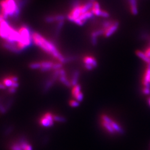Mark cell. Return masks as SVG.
I'll list each match as a JSON object with an SVG mask.
<instances>
[{
    "mask_svg": "<svg viewBox=\"0 0 150 150\" xmlns=\"http://www.w3.org/2000/svg\"><path fill=\"white\" fill-rule=\"evenodd\" d=\"M101 17H102L103 18H108L110 17V14L109 12L102 10L101 14Z\"/></svg>",
    "mask_w": 150,
    "mask_h": 150,
    "instance_id": "f1b7e54d",
    "label": "cell"
},
{
    "mask_svg": "<svg viewBox=\"0 0 150 150\" xmlns=\"http://www.w3.org/2000/svg\"><path fill=\"white\" fill-rule=\"evenodd\" d=\"M33 43L46 53L51 55L61 63H66V58L64 57L57 49L55 45L50 40L43 37L38 32L32 33Z\"/></svg>",
    "mask_w": 150,
    "mask_h": 150,
    "instance_id": "6da1fadb",
    "label": "cell"
},
{
    "mask_svg": "<svg viewBox=\"0 0 150 150\" xmlns=\"http://www.w3.org/2000/svg\"><path fill=\"white\" fill-rule=\"evenodd\" d=\"M8 77H9L10 79L12 80L13 82H18V81H19V78H18L17 76H13V75H12V76H8Z\"/></svg>",
    "mask_w": 150,
    "mask_h": 150,
    "instance_id": "d6a6232c",
    "label": "cell"
},
{
    "mask_svg": "<svg viewBox=\"0 0 150 150\" xmlns=\"http://www.w3.org/2000/svg\"><path fill=\"white\" fill-rule=\"evenodd\" d=\"M131 12L133 15H137L139 13V10L137 6L136 7H130Z\"/></svg>",
    "mask_w": 150,
    "mask_h": 150,
    "instance_id": "4316f807",
    "label": "cell"
},
{
    "mask_svg": "<svg viewBox=\"0 0 150 150\" xmlns=\"http://www.w3.org/2000/svg\"><path fill=\"white\" fill-rule=\"evenodd\" d=\"M101 120H103L105 121H106V122L110 123V124L111 125V126H112V127L113 128V129L115 130V131L117 133L120 134V135L124 133L125 131L122 129V127L120 126L118 123H117L115 121H114L113 119H112L109 116H107L106 115H102L101 117Z\"/></svg>",
    "mask_w": 150,
    "mask_h": 150,
    "instance_id": "277c9868",
    "label": "cell"
},
{
    "mask_svg": "<svg viewBox=\"0 0 150 150\" xmlns=\"http://www.w3.org/2000/svg\"><path fill=\"white\" fill-rule=\"evenodd\" d=\"M19 83H18V82H13V83L12 87H15V88L16 89V88H17L19 87Z\"/></svg>",
    "mask_w": 150,
    "mask_h": 150,
    "instance_id": "8d00e7d4",
    "label": "cell"
},
{
    "mask_svg": "<svg viewBox=\"0 0 150 150\" xmlns=\"http://www.w3.org/2000/svg\"><path fill=\"white\" fill-rule=\"evenodd\" d=\"M104 33H105V31L102 29L96 30V31H94L93 32H92V33H91V37H96V38H97V37L101 36L102 35H104Z\"/></svg>",
    "mask_w": 150,
    "mask_h": 150,
    "instance_id": "ac0fdd59",
    "label": "cell"
},
{
    "mask_svg": "<svg viewBox=\"0 0 150 150\" xmlns=\"http://www.w3.org/2000/svg\"><path fill=\"white\" fill-rule=\"evenodd\" d=\"M90 1H95V0H90Z\"/></svg>",
    "mask_w": 150,
    "mask_h": 150,
    "instance_id": "ab89813d",
    "label": "cell"
},
{
    "mask_svg": "<svg viewBox=\"0 0 150 150\" xmlns=\"http://www.w3.org/2000/svg\"><path fill=\"white\" fill-rule=\"evenodd\" d=\"M79 76H80V72L77 70L75 71L73 73L72 79L71 80V83L72 86L73 87V86L77 85Z\"/></svg>",
    "mask_w": 150,
    "mask_h": 150,
    "instance_id": "5bb4252c",
    "label": "cell"
},
{
    "mask_svg": "<svg viewBox=\"0 0 150 150\" xmlns=\"http://www.w3.org/2000/svg\"><path fill=\"white\" fill-rule=\"evenodd\" d=\"M29 67L31 69H41V62H33L30 63Z\"/></svg>",
    "mask_w": 150,
    "mask_h": 150,
    "instance_id": "7402d4cb",
    "label": "cell"
},
{
    "mask_svg": "<svg viewBox=\"0 0 150 150\" xmlns=\"http://www.w3.org/2000/svg\"><path fill=\"white\" fill-rule=\"evenodd\" d=\"M59 80L60 82L63 83L65 86H66V87H70L72 86L71 83V81H69L68 80V79L67 78L66 76H60L59 77Z\"/></svg>",
    "mask_w": 150,
    "mask_h": 150,
    "instance_id": "e0dca14e",
    "label": "cell"
},
{
    "mask_svg": "<svg viewBox=\"0 0 150 150\" xmlns=\"http://www.w3.org/2000/svg\"><path fill=\"white\" fill-rule=\"evenodd\" d=\"M149 105H150V98L149 99Z\"/></svg>",
    "mask_w": 150,
    "mask_h": 150,
    "instance_id": "f35d334b",
    "label": "cell"
},
{
    "mask_svg": "<svg viewBox=\"0 0 150 150\" xmlns=\"http://www.w3.org/2000/svg\"><path fill=\"white\" fill-rule=\"evenodd\" d=\"M2 83L4 84V85L6 87H12L13 82L11 80L9 77H5L3 79Z\"/></svg>",
    "mask_w": 150,
    "mask_h": 150,
    "instance_id": "ffe728a7",
    "label": "cell"
},
{
    "mask_svg": "<svg viewBox=\"0 0 150 150\" xmlns=\"http://www.w3.org/2000/svg\"><path fill=\"white\" fill-rule=\"evenodd\" d=\"M62 63H60V62H58V63H55L53 64V67H52V69L55 70H60L62 69Z\"/></svg>",
    "mask_w": 150,
    "mask_h": 150,
    "instance_id": "484cf974",
    "label": "cell"
},
{
    "mask_svg": "<svg viewBox=\"0 0 150 150\" xmlns=\"http://www.w3.org/2000/svg\"><path fill=\"white\" fill-rule=\"evenodd\" d=\"M136 54L140 59L143 61L145 62H146L147 65L150 64V60L149 58L145 55V53L141 51H137L136 52Z\"/></svg>",
    "mask_w": 150,
    "mask_h": 150,
    "instance_id": "9a60e30c",
    "label": "cell"
},
{
    "mask_svg": "<svg viewBox=\"0 0 150 150\" xmlns=\"http://www.w3.org/2000/svg\"><path fill=\"white\" fill-rule=\"evenodd\" d=\"M101 126L108 133H109L110 134H111V135H115L117 133L116 132L115 130L113 129V128L112 127V126H111V125L110 124V123L102 120H101Z\"/></svg>",
    "mask_w": 150,
    "mask_h": 150,
    "instance_id": "30bf717a",
    "label": "cell"
},
{
    "mask_svg": "<svg viewBox=\"0 0 150 150\" xmlns=\"http://www.w3.org/2000/svg\"><path fill=\"white\" fill-rule=\"evenodd\" d=\"M144 53H145V55L149 58V59L150 60V46L149 47H147V49L145 50Z\"/></svg>",
    "mask_w": 150,
    "mask_h": 150,
    "instance_id": "e575fe53",
    "label": "cell"
},
{
    "mask_svg": "<svg viewBox=\"0 0 150 150\" xmlns=\"http://www.w3.org/2000/svg\"><path fill=\"white\" fill-rule=\"evenodd\" d=\"M53 120L54 121L58 122H65L66 121V119L64 117L55 115H53Z\"/></svg>",
    "mask_w": 150,
    "mask_h": 150,
    "instance_id": "603a6c76",
    "label": "cell"
},
{
    "mask_svg": "<svg viewBox=\"0 0 150 150\" xmlns=\"http://www.w3.org/2000/svg\"><path fill=\"white\" fill-rule=\"evenodd\" d=\"M81 92V86L80 85L77 84V85L73 87L72 90V95L75 99Z\"/></svg>",
    "mask_w": 150,
    "mask_h": 150,
    "instance_id": "2e32d148",
    "label": "cell"
},
{
    "mask_svg": "<svg viewBox=\"0 0 150 150\" xmlns=\"http://www.w3.org/2000/svg\"><path fill=\"white\" fill-rule=\"evenodd\" d=\"M6 87L4 85V84L0 82V90H5Z\"/></svg>",
    "mask_w": 150,
    "mask_h": 150,
    "instance_id": "74e56055",
    "label": "cell"
},
{
    "mask_svg": "<svg viewBox=\"0 0 150 150\" xmlns=\"http://www.w3.org/2000/svg\"><path fill=\"white\" fill-rule=\"evenodd\" d=\"M83 62L85 69L89 71L94 69L98 65L97 60L95 59V57L91 56H85L83 59Z\"/></svg>",
    "mask_w": 150,
    "mask_h": 150,
    "instance_id": "5b68a950",
    "label": "cell"
},
{
    "mask_svg": "<svg viewBox=\"0 0 150 150\" xmlns=\"http://www.w3.org/2000/svg\"><path fill=\"white\" fill-rule=\"evenodd\" d=\"M7 109L5 106H4L2 104H0V113H5L6 112Z\"/></svg>",
    "mask_w": 150,
    "mask_h": 150,
    "instance_id": "4dcf8cb0",
    "label": "cell"
},
{
    "mask_svg": "<svg viewBox=\"0 0 150 150\" xmlns=\"http://www.w3.org/2000/svg\"><path fill=\"white\" fill-rule=\"evenodd\" d=\"M11 150H23L21 145H20V143H14L13 145H12L11 146Z\"/></svg>",
    "mask_w": 150,
    "mask_h": 150,
    "instance_id": "cb8c5ba5",
    "label": "cell"
},
{
    "mask_svg": "<svg viewBox=\"0 0 150 150\" xmlns=\"http://www.w3.org/2000/svg\"><path fill=\"white\" fill-rule=\"evenodd\" d=\"M93 2L94 1H90L89 2L83 4L81 5V12L82 14H83L86 12H87L89 11H90V10H92L93 7Z\"/></svg>",
    "mask_w": 150,
    "mask_h": 150,
    "instance_id": "4fadbf2b",
    "label": "cell"
},
{
    "mask_svg": "<svg viewBox=\"0 0 150 150\" xmlns=\"http://www.w3.org/2000/svg\"><path fill=\"white\" fill-rule=\"evenodd\" d=\"M114 22L111 21V20H105L102 22V29H103L104 31L107 30L109 27Z\"/></svg>",
    "mask_w": 150,
    "mask_h": 150,
    "instance_id": "d6986e66",
    "label": "cell"
},
{
    "mask_svg": "<svg viewBox=\"0 0 150 150\" xmlns=\"http://www.w3.org/2000/svg\"><path fill=\"white\" fill-rule=\"evenodd\" d=\"M41 71L42 72H47L52 69L54 63L51 61H42L41 62Z\"/></svg>",
    "mask_w": 150,
    "mask_h": 150,
    "instance_id": "8fae6325",
    "label": "cell"
},
{
    "mask_svg": "<svg viewBox=\"0 0 150 150\" xmlns=\"http://www.w3.org/2000/svg\"><path fill=\"white\" fill-rule=\"evenodd\" d=\"M143 93L146 95H149L150 94V87H143L142 90Z\"/></svg>",
    "mask_w": 150,
    "mask_h": 150,
    "instance_id": "f546056e",
    "label": "cell"
},
{
    "mask_svg": "<svg viewBox=\"0 0 150 150\" xmlns=\"http://www.w3.org/2000/svg\"><path fill=\"white\" fill-rule=\"evenodd\" d=\"M24 2V0H1L0 13L6 19L9 17L17 19L20 16Z\"/></svg>",
    "mask_w": 150,
    "mask_h": 150,
    "instance_id": "7a4b0ae2",
    "label": "cell"
},
{
    "mask_svg": "<svg viewBox=\"0 0 150 150\" xmlns=\"http://www.w3.org/2000/svg\"><path fill=\"white\" fill-rule=\"evenodd\" d=\"M65 20V16L62 15H52L47 16L45 19V21L47 23H52L54 22H59Z\"/></svg>",
    "mask_w": 150,
    "mask_h": 150,
    "instance_id": "9c48e42d",
    "label": "cell"
},
{
    "mask_svg": "<svg viewBox=\"0 0 150 150\" xmlns=\"http://www.w3.org/2000/svg\"><path fill=\"white\" fill-rule=\"evenodd\" d=\"M119 23L117 21H115L109 27L107 30L105 31L104 36L105 37H109L111 36L119 28Z\"/></svg>",
    "mask_w": 150,
    "mask_h": 150,
    "instance_id": "ba28073f",
    "label": "cell"
},
{
    "mask_svg": "<svg viewBox=\"0 0 150 150\" xmlns=\"http://www.w3.org/2000/svg\"><path fill=\"white\" fill-rule=\"evenodd\" d=\"M39 123H40L41 126L43 127H51L54 125V121H51L47 119H46L45 117L42 116L39 120Z\"/></svg>",
    "mask_w": 150,
    "mask_h": 150,
    "instance_id": "7c38bea8",
    "label": "cell"
},
{
    "mask_svg": "<svg viewBox=\"0 0 150 150\" xmlns=\"http://www.w3.org/2000/svg\"><path fill=\"white\" fill-rule=\"evenodd\" d=\"M92 9H101L100 8V5L99 3L96 1L93 2V7Z\"/></svg>",
    "mask_w": 150,
    "mask_h": 150,
    "instance_id": "1f68e13d",
    "label": "cell"
},
{
    "mask_svg": "<svg viewBox=\"0 0 150 150\" xmlns=\"http://www.w3.org/2000/svg\"><path fill=\"white\" fill-rule=\"evenodd\" d=\"M2 46L6 50H9L15 53H20L22 51L17 47V44L10 43L6 41H4L2 43Z\"/></svg>",
    "mask_w": 150,
    "mask_h": 150,
    "instance_id": "8992f818",
    "label": "cell"
},
{
    "mask_svg": "<svg viewBox=\"0 0 150 150\" xmlns=\"http://www.w3.org/2000/svg\"><path fill=\"white\" fill-rule=\"evenodd\" d=\"M69 105L72 107H76L80 105V102L76 100H70Z\"/></svg>",
    "mask_w": 150,
    "mask_h": 150,
    "instance_id": "d4e9b609",
    "label": "cell"
},
{
    "mask_svg": "<svg viewBox=\"0 0 150 150\" xmlns=\"http://www.w3.org/2000/svg\"><path fill=\"white\" fill-rule=\"evenodd\" d=\"M23 150H32V147L31 145L30 144L28 143V144L26 146V147H25V149H23Z\"/></svg>",
    "mask_w": 150,
    "mask_h": 150,
    "instance_id": "d590c367",
    "label": "cell"
},
{
    "mask_svg": "<svg viewBox=\"0 0 150 150\" xmlns=\"http://www.w3.org/2000/svg\"><path fill=\"white\" fill-rule=\"evenodd\" d=\"M16 89L15 87H9V89L8 90V92L10 94H13L16 92Z\"/></svg>",
    "mask_w": 150,
    "mask_h": 150,
    "instance_id": "836d02e7",
    "label": "cell"
},
{
    "mask_svg": "<svg viewBox=\"0 0 150 150\" xmlns=\"http://www.w3.org/2000/svg\"><path fill=\"white\" fill-rule=\"evenodd\" d=\"M55 81L53 80L52 79L51 80H48L46 82V84L44 86V91H47L49 90H50V88L52 86L53 84L54 83Z\"/></svg>",
    "mask_w": 150,
    "mask_h": 150,
    "instance_id": "44dd1931",
    "label": "cell"
},
{
    "mask_svg": "<svg viewBox=\"0 0 150 150\" xmlns=\"http://www.w3.org/2000/svg\"><path fill=\"white\" fill-rule=\"evenodd\" d=\"M142 84L143 87H150V64L147 65V67L145 71Z\"/></svg>",
    "mask_w": 150,
    "mask_h": 150,
    "instance_id": "52a82bcc",
    "label": "cell"
},
{
    "mask_svg": "<svg viewBox=\"0 0 150 150\" xmlns=\"http://www.w3.org/2000/svg\"><path fill=\"white\" fill-rule=\"evenodd\" d=\"M20 33V39L17 43V47L21 51L26 50L32 44V32L29 26L25 25L21 26L18 29Z\"/></svg>",
    "mask_w": 150,
    "mask_h": 150,
    "instance_id": "3957f363",
    "label": "cell"
},
{
    "mask_svg": "<svg viewBox=\"0 0 150 150\" xmlns=\"http://www.w3.org/2000/svg\"><path fill=\"white\" fill-rule=\"evenodd\" d=\"M130 4L131 7H136L137 6V0H127Z\"/></svg>",
    "mask_w": 150,
    "mask_h": 150,
    "instance_id": "83f0119b",
    "label": "cell"
}]
</instances>
